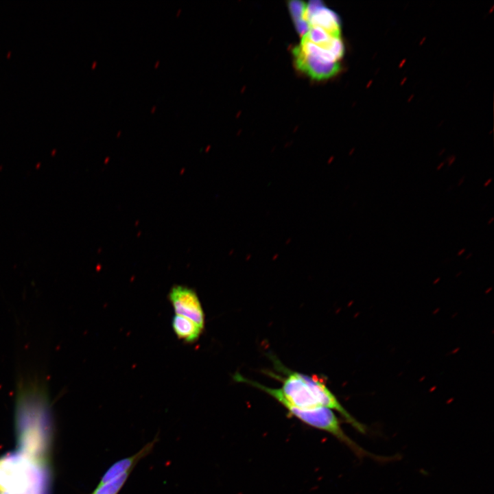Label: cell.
<instances>
[{
	"instance_id": "1",
	"label": "cell",
	"mask_w": 494,
	"mask_h": 494,
	"mask_svg": "<svg viewBox=\"0 0 494 494\" xmlns=\"http://www.w3.org/2000/svg\"><path fill=\"white\" fill-rule=\"evenodd\" d=\"M15 423L19 451L47 463L51 410L47 384L37 375L22 377L17 383Z\"/></svg>"
},
{
	"instance_id": "2",
	"label": "cell",
	"mask_w": 494,
	"mask_h": 494,
	"mask_svg": "<svg viewBox=\"0 0 494 494\" xmlns=\"http://www.w3.org/2000/svg\"><path fill=\"white\" fill-rule=\"evenodd\" d=\"M344 54L341 25L309 23L299 43L292 49L296 69L318 81L338 74Z\"/></svg>"
},
{
	"instance_id": "3",
	"label": "cell",
	"mask_w": 494,
	"mask_h": 494,
	"mask_svg": "<svg viewBox=\"0 0 494 494\" xmlns=\"http://www.w3.org/2000/svg\"><path fill=\"white\" fill-rule=\"evenodd\" d=\"M284 373L285 377L282 378V387L279 389L290 404L301 409L325 407L336 410L357 431L366 433L365 425L356 420L343 407L334 394L318 377L285 369Z\"/></svg>"
},
{
	"instance_id": "4",
	"label": "cell",
	"mask_w": 494,
	"mask_h": 494,
	"mask_svg": "<svg viewBox=\"0 0 494 494\" xmlns=\"http://www.w3.org/2000/svg\"><path fill=\"white\" fill-rule=\"evenodd\" d=\"M49 488L46 463L19 451L0 458V493L49 494Z\"/></svg>"
},
{
	"instance_id": "5",
	"label": "cell",
	"mask_w": 494,
	"mask_h": 494,
	"mask_svg": "<svg viewBox=\"0 0 494 494\" xmlns=\"http://www.w3.org/2000/svg\"><path fill=\"white\" fill-rule=\"evenodd\" d=\"M234 379L237 381L251 385L268 394L286 408L292 416L310 427L331 434L340 442L346 445L358 458L368 457L384 462L390 460L389 457L379 456L368 452L353 440L342 430L340 420L333 410L325 407L301 409L290 404L284 398L279 388L263 386L238 373L235 375Z\"/></svg>"
},
{
	"instance_id": "6",
	"label": "cell",
	"mask_w": 494,
	"mask_h": 494,
	"mask_svg": "<svg viewBox=\"0 0 494 494\" xmlns=\"http://www.w3.org/2000/svg\"><path fill=\"white\" fill-rule=\"evenodd\" d=\"M169 299L177 315L186 317L204 328V312L193 290L186 286H174L169 292Z\"/></svg>"
},
{
	"instance_id": "7",
	"label": "cell",
	"mask_w": 494,
	"mask_h": 494,
	"mask_svg": "<svg viewBox=\"0 0 494 494\" xmlns=\"http://www.w3.org/2000/svg\"><path fill=\"white\" fill-rule=\"evenodd\" d=\"M155 442V440L150 442L134 455L115 462L104 474L97 486L111 482L127 473H130L139 461L152 451Z\"/></svg>"
},
{
	"instance_id": "8",
	"label": "cell",
	"mask_w": 494,
	"mask_h": 494,
	"mask_svg": "<svg viewBox=\"0 0 494 494\" xmlns=\"http://www.w3.org/2000/svg\"><path fill=\"white\" fill-rule=\"evenodd\" d=\"M172 327L179 338L191 342L199 338L203 329L191 320L177 314L173 318Z\"/></svg>"
},
{
	"instance_id": "9",
	"label": "cell",
	"mask_w": 494,
	"mask_h": 494,
	"mask_svg": "<svg viewBox=\"0 0 494 494\" xmlns=\"http://www.w3.org/2000/svg\"><path fill=\"white\" fill-rule=\"evenodd\" d=\"M288 8L296 30L302 36L307 30V3L292 1L288 3Z\"/></svg>"
},
{
	"instance_id": "10",
	"label": "cell",
	"mask_w": 494,
	"mask_h": 494,
	"mask_svg": "<svg viewBox=\"0 0 494 494\" xmlns=\"http://www.w3.org/2000/svg\"><path fill=\"white\" fill-rule=\"evenodd\" d=\"M130 473H127L111 482L97 486L92 494H119Z\"/></svg>"
},
{
	"instance_id": "11",
	"label": "cell",
	"mask_w": 494,
	"mask_h": 494,
	"mask_svg": "<svg viewBox=\"0 0 494 494\" xmlns=\"http://www.w3.org/2000/svg\"><path fill=\"white\" fill-rule=\"evenodd\" d=\"M491 180H492L491 178L488 179V180L486 181V183L484 184V187L488 186V185L491 183Z\"/></svg>"
},
{
	"instance_id": "12",
	"label": "cell",
	"mask_w": 494,
	"mask_h": 494,
	"mask_svg": "<svg viewBox=\"0 0 494 494\" xmlns=\"http://www.w3.org/2000/svg\"><path fill=\"white\" fill-rule=\"evenodd\" d=\"M464 251H465V248H462V250H460L458 252V253L457 254V255H458V256L461 255Z\"/></svg>"
},
{
	"instance_id": "13",
	"label": "cell",
	"mask_w": 494,
	"mask_h": 494,
	"mask_svg": "<svg viewBox=\"0 0 494 494\" xmlns=\"http://www.w3.org/2000/svg\"><path fill=\"white\" fill-rule=\"evenodd\" d=\"M493 220H494V218L492 217V218L488 222V224H490Z\"/></svg>"
},
{
	"instance_id": "14",
	"label": "cell",
	"mask_w": 494,
	"mask_h": 494,
	"mask_svg": "<svg viewBox=\"0 0 494 494\" xmlns=\"http://www.w3.org/2000/svg\"><path fill=\"white\" fill-rule=\"evenodd\" d=\"M443 163H442L441 164H440V165L437 167V169H438V170L440 169L441 168V167L443 166Z\"/></svg>"
},
{
	"instance_id": "15",
	"label": "cell",
	"mask_w": 494,
	"mask_h": 494,
	"mask_svg": "<svg viewBox=\"0 0 494 494\" xmlns=\"http://www.w3.org/2000/svg\"><path fill=\"white\" fill-rule=\"evenodd\" d=\"M471 256H472V253H470V254L466 257V259L469 258Z\"/></svg>"
},
{
	"instance_id": "16",
	"label": "cell",
	"mask_w": 494,
	"mask_h": 494,
	"mask_svg": "<svg viewBox=\"0 0 494 494\" xmlns=\"http://www.w3.org/2000/svg\"><path fill=\"white\" fill-rule=\"evenodd\" d=\"M0 494H12V493H0Z\"/></svg>"
}]
</instances>
